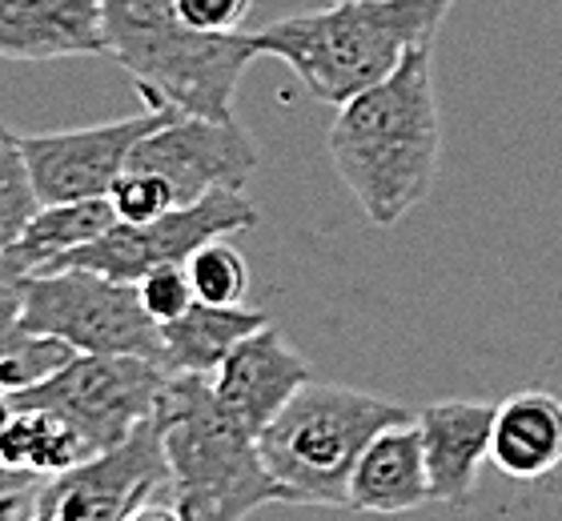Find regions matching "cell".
<instances>
[{
    "instance_id": "obj_1",
    "label": "cell",
    "mask_w": 562,
    "mask_h": 521,
    "mask_svg": "<svg viewBox=\"0 0 562 521\" xmlns=\"http://www.w3.org/2000/svg\"><path fill=\"white\" fill-rule=\"evenodd\" d=\"M434 48H414L386 81L346 101L326 133V152L374 229L398 225L430 197L442 152L434 93Z\"/></svg>"
},
{
    "instance_id": "obj_2",
    "label": "cell",
    "mask_w": 562,
    "mask_h": 521,
    "mask_svg": "<svg viewBox=\"0 0 562 521\" xmlns=\"http://www.w3.org/2000/svg\"><path fill=\"white\" fill-rule=\"evenodd\" d=\"M450 9L454 0H334L246 36L258 57L281 60L314 101L341 109L386 81L414 48H434Z\"/></svg>"
},
{
    "instance_id": "obj_3",
    "label": "cell",
    "mask_w": 562,
    "mask_h": 521,
    "mask_svg": "<svg viewBox=\"0 0 562 521\" xmlns=\"http://www.w3.org/2000/svg\"><path fill=\"white\" fill-rule=\"evenodd\" d=\"M109 57L153 113L234 121V97L258 60L246 33H201L173 0H101Z\"/></svg>"
},
{
    "instance_id": "obj_4",
    "label": "cell",
    "mask_w": 562,
    "mask_h": 521,
    "mask_svg": "<svg viewBox=\"0 0 562 521\" xmlns=\"http://www.w3.org/2000/svg\"><path fill=\"white\" fill-rule=\"evenodd\" d=\"M153 421L177 521H246L261 506H285V494L261 462L258 438L225 414L210 377L173 373Z\"/></svg>"
},
{
    "instance_id": "obj_5",
    "label": "cell",
    "mask_w": 562,
    "mask_h": 521,
    "mask_svg": "<svg viewBox=\"0 0 562 521\" xmlns=\"http://www.w3.org/2000/svg\"><path fill=\"white\" fill-rule=\"evenodd\" d=\"M411 417V409L353 385L310 382L258 433V453L285 494V506L346 510V489L362 450L382 429Z\"/></svg>"
},
{
    "instance_id": "obj_6",
    "label": "cell",
    "mask_w": 562,
    "mask_h": 521,
    "mask_svg": "<svg viewBox=\"0 0 562 521\" xmlns=\"http://www.w3.org/2000/svg\"><path fill=\"white\" fill-rule=\"evenodd\" d=\"M173 373L161 361L130 353H77L53 377L12 394L16 409H48L69 421L93 453L117 450L157 417Z\"/></svg>"
},
{
    "instance_id": "obj_7",
    "label": "cell",
    "mask_w": 562,
    "mask_h": 521,
    "mask_svg": "<svg viewBox=\"0 0 562 521\" xmlns=\"http://www.w3.org/2000/svg\"><path fill=\"white\" fill-rule=\"evenodd\" d=\"M21 321L57 337L72 353H130L161 361V325L137 297V285L89 269H53L21 278Z\"/></svg>"
},
{
    "instance_id": "obj_8",
    "label": "cell",
    "mask_w": 562,
    "mask_h": 521,
    "mask_svg": "<svg viewBox=\"0 0 562 521\" xmlns=\"http://www.w3.org/2000/svg\"><path fill=\"white\" fill-rule=\"evenodd\" d=\"M249 225H258V205L246 193H237V189H222V193H210V197L193 201V205L169 208L153 225H121L117 220L105 237H97L93 245L69 253L53 269H89V273H101V278L137 285L153 269L186 265L201 245L225 241V237H234V233L249 229Z\"/></svg>"
},
{
    "instance_id": "obj_9",
    "label": "cell",
    "mask_w": 562,
    "mask_h": 521,
    "mask_svg": "<svg viewBox=\"0 0 562 521\" xmlns=\"http://www.w3.org/2000/svg\"><path fill=\"white\" fill-rule=\"evenodd\" d=\"M258 165V140L237 121H210V116L181 113L165 116L130 157V169H149V173H161L169 181L177 205H193V201L222 193V189L241 193Z\"/></svg>"
},
{
    "instance_id": "obj_10",
    "label": "cell",
    "mask_w": 562,
    "mask_h": 521,
    "mask_svg": "<svg viewBox=\"0 0 562 521\" xmlns=\"http://www.w3.org/2000/svg\"><path fill=\"white\" fill-rule=\"evenodd\" d=\"M169 113H133L109 125L69 128V133H33L21 137L24 161L33 173L41 205L109 197L117 177L130 169V157Z\"/></svg>"
},
{
    "instance_id": "obj_11",
    "label": "cell",
    "mask_w": 562,
    "mask_h": 521,
    "mask_svg": "<svg viewBox=\"0 0 562 521\" xmlns=\"http://www.w3.org/2000/svg\"><path fill=\"white\" fill-rule=\"evenodd\" d=\"M213 394L229 417L258 438L281 409L290 406L297 389L310 385V365L278 329H258L222 361V370L210 377Z\"/></svg>"
},
{
    "instance_id": "obj_12",
    "label": "cell",
    "mask_w": 562,
    "mask_h": 521,
    "mask_svg": "<svg viewBox=\"0 0 562 521\" xmlns=\"http://www.w3.org/2000/svg\"><path fill=\"white\" fill-rule=\"evenodd\" d=\"M0 57L41 65L65 57H109L101 0H0Z\"/></svg>"
},
{
    "instance_id": "obj_13",
    "label": "cell",
    "mask_w": 562,
    "mask_h": 521,
    "mask_svg": "<svg viewBox=\"0 0 562 521\" xmlns=\"http://www.w3.org/2000/svg\"><path fill=\"white\" fill-rule=\"evenodd\" d=\"M494 417H498V406L491 401H434L422 414H414L434 506L462 510L470 501L482 462L491 457Z\"/></svg>"
},
{
    "instance_id": "obj_14",
    "label": "cell",
    "mask_w": 562,
    "mask_h": 521,
    "mask_svg": "<svg viewBox=\"0 0 562 521\" xmlns=\"http://www.w3.org/2000/svg\"><path fill=\"white\" fill-rule=\"evenodd\" d=\"M422 506H434V494L426 477L418 421L411 417V421L382 429L362 450L350 474V489H346V510L398 518Z\"/></svg>"
},
{
    "instance_id": "obj_15",
    "label": "cell",
    "mask_w": 562,
    "mask_h": 521,
    "mask_svg": "<svg viewBox=\"0 0 562 521\" xmlns=\"http://www.w3.org/2000/svg\"><path fill=\"white\" fill-rule=\"evenodd\" d=\"M491 465L510 482H542L562 465V397L551 389H518L498 406Z\"/></svg>"
},
{
    "instance_id": "obj_16",
    "label": "cell",
    "mask_w": 562,
    "mask_h": 521,
    "mask_svg": "<svg viewBox=\"0 0 562 521\" xmlns=\"http://www.w3.org/2000/svg\"><path fill=\"white\" fill-rule=\"evenodd\" d=\"M117 225V213L109 205V197H89V201H65V205H41L36 217L29 220V229L21 233V241H12L0 253V273L4 278H33V273H48V269L65 261L69 253L93 245L97 237H105Z\"/></svg>"
},
{
    "instance_id": "obj_17",
    "label": "cell",
    "mask_w": 562,
    "mask_h": 521,
    "mask_svg": "<svg viewBox=\"0 0 562 521\" xmlns=\"http://www.w3.org/2000/svg\"><path fill=\"white\" fill-rule=\"evenodd\" d=\"M266 309L198 302L186 317L161 325V365L181 377H213L246 337L266 329Z\"/></svg>"
},
{
    "instance_id": "obj_18",
    "label": "cell",
    "mask_w": 562,
    "mask_h": 521,
    "mask_svg": "<svg viewBox=\"0 0 562 521\" xmlns=\"http://www.w3.org/2000/svg\"><path fill=\"white\" fill-rule=\"evenodd\" d=\"M89 457H97L89 441L48 409H16L12 426L0 438V465L36 482H53Z\"/></svg>"
},
{
    "instance_id": "obj_19",
    "label": "cell",
    "mask_w": 562,
    "mask_h": 521,
    "mask_svg": "<svg viewBox=\"0 0 562 521\" xmlns=\"http://www.w3.org/2000/svg\"><path fill=\"white\" fill-rule=\"evenodd\" d=\"M77 358L65 341L45 333H33L21 321V278L0 273V389L21 394L29 385L45 382L60 365Z\"/></svg>"
},
{
    "instance_id": "obj_20",
    "label": "cell",
    "mask_w": 562,
    "mask_h": 521,
    "mask_svg": "<svg viewBox=\"0 0 562 521\" xmlns=\"http://www.w3.org/2000/svg\"><path fill=\"white\" fill-rule=\"evenodd\" d=\"M36 208H41V197H36L33 173L24 161L21 137L9 125H0V253L12 241H21Z\"/></svg>"
},
{
    "instance_id": "obj_21",
    "label": "cell",
    "mask_w": 562,
    "mask_h": 521,
    "mask_svg": "<svg viewBox=\"0 0 562 521\" xmlns=\"http://www.w3.org/2000/svg\"><path fill=\"white\" fill-rule=\"evenodd\" d=\"M186 269H189V281H193L198 302H205V305H246L249 269H246V257L237 253L234 245H225V241L201 245L198 253L186 261Z\"/></svg>"
},
{
    "instance_id": "obj_22",
    "label": "cell",
    "mask_w": 562,
    "mask_h": 521,
    "mask_svg": "<svg viewBox=\"0 0 562 521\" xmlns=\"http://www.w3.org/2000/svg\"><path fill=\"white\" fill-rule=\"evenodd\" d=\"M109 205H113L121 225H153V220H161L169 208H177V197L161 173L125 169V173L117 177V185L109 189Z\"/></svg>"
},
{
    "instance_id": "obj_23",
    "label": "cell",
    "mask_w": 562,
    "mask_h": 521,
    "mask_svg": "<svg viewBox=\"0 0 562 521\" xmlns=\"http://www.w3.org/2000/svg\"><path fill=\"white\" fill-rule=\"evenodd\" d=\"M137 297L157 325L177 321V317H186L198 305V293H193V281H189L186 265H161L153 269V273H145L137 281Z\"/></svg>"
},
{
    "instance_id": "obj_24",
    "label": "cell",
    "mask_w": 562,
    "mask_h": 521,
    "mask_svg": "<svg viewBox=\"0 0 562 521\" xmlns=\"http://www.w3.org/2000/svg\"><path fill=\"white\" fill-rule=\"evenodd\" d=\"M177 12L201 33H241L254 0H173Z\"/></svg>"
},
{
    "instance_id": "obj_25",
    "label": "cell",
    "mask_w": 562,
    "mask_h": 521,
    "mask_svg": "<svg viewBox=\"0 0 562 521\" xmlns=\"http://www.w3.org/2000/svg\"><path fill=\"white\" fill-rule=\"evenodd\" d=\"M36 486L41 482H24L16 489H4L0 494V521H29L36 506Z\"/></svg>"
},
{
    "instance_id": "obj_26",
    "label": "cell",
    "mask_w": 562,
    "mask_h": 521,
    "mask_svg": "<svg viewBox=\"0 0 562 521\" xmlns=\"http://www.w3.org/2000/svg\"><path fill=\"white\" fill-rule=\"evenodd\" d=\"M125 521H177V510H173V501L169 506H161V501H140L137 510L130 513Z\"/></svg>"
},
{
    "instance_id": "obj_27",
    "label": "cell",
    "mask_w": 562,
    "mask_h": 521,
    "mask_svg": "<svg viewBox=\"0 0 562 521\" xmlns=\"http://www.w3.org/2000/svg\"><path fill=\"white\" fill-rule=\"evenodd\" d=\"M24 482H36V477L12 474V469H4V465H0V494H4V489H16V486H24Z\"/></svg>"
},
{
    "instance_id": "obj_28",
    "label": "cell",
    "mask_w": 562,
    "mask_h": 521,
    "mask_svg": "<svg viewBox=\"0 0 562 521\" xmlns=\"http://www.w3.org/2000/svg\"><path fill=\"white\" fill-rule=\"evenodd\" d=\"M329 4H334V0H329Z\"/></svg>"
}]
</instances>
